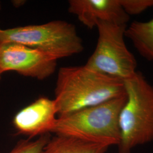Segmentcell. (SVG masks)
Returning a JSON list of instances; mask_svg holds the SVG:
<instances>
[{"mask_svg":"<svg viewBox=\"0 0 153 153\" xmlns=\"http://www.w3.org/2000/svg\"><path fill=\"white\" fill-rule=\"evenodd\" d=\"M4 43H16L39 49L57 60L80 53L84 49L76 26L61 20L7 29L0 28V44Z\"/></svg>","mask_w":153,"mask_h":153,"instance_id":"4","label":"cell"},{"mask_svg":"<svg viewBox=\"0 0 153 153\" xmlns=\"http://www.w3.org/2000/svg\"><path fill=\"white\" fill-rule=\"evenodd\" d=\"M126 100L119 115V153L153 141V86L141 72L124 81Z\"/></svg>","mask_w":153,"mask_h":153,"instance_id":"3","label":"cell"},{"mask_svg":"<svg viewBox=\"0 0 153 153\" xmlns=\"http://www.w3.org/2000/svg\"><path fill=\"white\" fill-rule=\"evenodd\" d=\"M1 9V2H0V10Z\"/></svg>","mask_w":153,"mask_h":153,"instance_id":"14","label":"cell"},{"mask_svg":"<svg viewBox=\"0 0 153 153\" xmlns=\"http://www.w3.org/2000/svg\"><path fill=\"white\" fill-rule=\"evenodd\" d=\"M126 93L124 81L86 66L60 68L55 90L58 115L62 116L103 103Z\"/></svg>","mask_w":153,"mask_h":153,"instance_id":"1","label":"cell"},{"mask_svg":"<svg viewBox=\"0 0 153 153\" xmlns=\"http://www.w3.org/2000/svg\"><path fill=\"white\" fill-rule=\"evenodd\" d=\"M108 148L75 137L55 134L49 138L40 153H105Z\"/></svg>","mask_w":153,"mask_h":153,"instance_id":"9","label":"cell"},{"mask_svg":"<svg viewBox=\"0 0 153 153\" xmlns=\"http://www.w3.org/2000/svg\"><path fill=\"white\" fill-rule=\"evenodd\" d=\"M11 2L15 7H21L26 3V1H24V0H15V1H12Z\"/></svg>","mask_w":153,"mask_h":153,"instance_id":"13","label":"cell"},{"mask_svg":"<svg viewBox=\"0 0 153 153\" xmlns=\"http://www.w3.org/2000/svg\"><path fill=\"white\" fill-rule=\"evenodd\" d=\"M97 46L85 65L95 71L124 81L137 72V60L124 37L127 25L98 22Z\"/></svg>","mask_w":153,"mask_h":153,"instance_id":"5","label":"cell"},{"mask_svg":"<svg viewBox=\"0 0 153 153\" xmlns=\"http://www.w3.org/2000/svg\"><path fill=\"white\" fill-rule=\"evenodd\" d=\"M57 59L39 49L16 43L0 44V74L16 71L43 80L56 71Z\"/></svg>","mask_w":153,"mask_h":153,"instance_id":"6","label":"cell"},{"mask_svg":"<svg viewBox=\"0 0 153 153\" xmlns=\"http://www.w3.org/2000/svg\"><path fill=\"white\" fill-rule=\"evenodd\" d=\"M50 138L47 134L34 140L28 138L19 140L9 153H40Z\"/></svg>","mask_w":153,"mask_h":153,"instance_id":"11","label":"cell"},{"mask_svg":"<svg viewBox=\"0 0 153 153\" xmlns=\"http://www.w3.org/2000/svg\"><path fill=\"white\" fill-rule=\"evenodd\" d=\"M126 100L125 93L103 103L59 116L52 133L109 147L118 146L119 115Z\"/></svg>","mask_w":153,"mask_h":153,"instance_id":"2","label":"cell"},{"mask_svg":"<svg viewBox=\"0 0 153 153\" xmlns=\"http://www.w3.org/2000/svg\"><path fill=\"white\" fill-rule=\"evenodd\" d=\"M125 37L131 41L142 57L153 61V18L147 22H131L126 28Z\"/></svg>","mask_w":153,"mask_h":153,"instance_id":"10","label":"cell"},{"mask_svg":"<svg viewBox=\"0 0 153 153\" xmlns=\"http://www.w3.org/2000/svg\"><path fill=\"white\" fill-rule=\"evenodd\" d=\"M55 99L42 97L18 111L13 124L18 134L31 139L52 133L57 120Z\"/></svg>","mask_w":153,"mask_h":153,"instance_id":"7","label":"cell"},{"mask_svg":"<svg viewBox=\"0 0 153 153\" xmlns=\"http://www.w3.org/2000/svg\"><path fill=\"white\" fill-rule=\"evenodd\" d=\"M126 13L130 16L137 15L153 7V0H119Z\"/></svg>","mask_w":153,"mask_h":153,"instance_id":"12","label":"cell"},{"mask_svg":"<svg viewBox=\"0 0 153 153\" xmlns=\"http://www.w3.org/2000/svg\"><path fill=\"white\" fill-rule=\"evenodd\" d=\"M1 74H0V80H1Z\"/></svg>","mask_w":153,"mask_h":153,"instance_id":"15","label":"cell"},{"mask_svg":"<svg viewBox=\"0 0 153 153\" xmlns=\"http://www.w3.org/2000/svg\"><path fill=\"white\" fill-rule=\"evenodd\" d=\"M68 11L89 29L98 22L127 25L130 19L119 0H70Z\"/></svg>","mask_w":153,"mask_h":153,"instance_id":"8","label":"cell"}]
</instances>
